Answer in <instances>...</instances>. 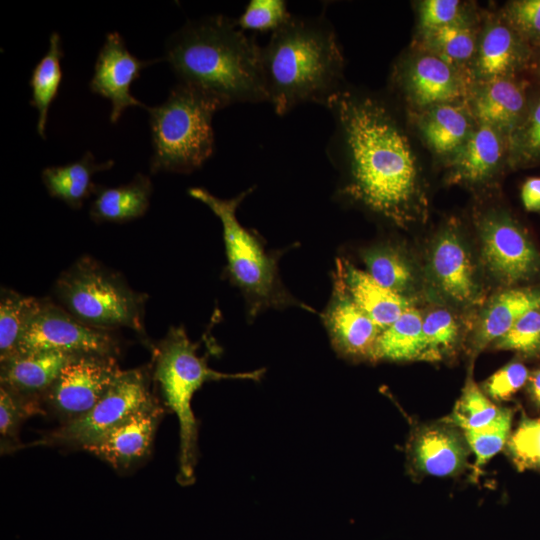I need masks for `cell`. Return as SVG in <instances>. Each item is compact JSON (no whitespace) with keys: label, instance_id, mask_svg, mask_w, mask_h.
Wrapping results in <instances>:
<instances>
[{"label":"cell","instance_id":"10","mask_svg":"<svg viewBox=\"0 0 540 540\" xmlns=\"http://www.w3.org/2000/svg\"><path fill=\"white\" fill-rule=\"evenodd\" d=\"M483 263L506 286L540 274V253L519 222L504 209H489L476 219Z\"/></svg>","mask_w":540,"mask_h":540},{"label":"cell","instance_id":"39","mask_svg":"<svg viewBox=\"0 0 540 540\" xmlns=\"http://www.w3.org/2000/svg\"><path fill=\"white\" fill-rule=\"evenodd\" d=\"M493 347L512 350L525 356L540 355V308L522 315Z\"/></svg>","mask_w":540,"mask_h":540},{"label":"cell","instance_id":"25","mask_svg":"<svg viewBox=\"0 0 540 540\" xmlns=\"http://www.w3.org/2000/svg\"><path fill=\"white\" fill-rule=\"evenodd\" d=\"M152 183L148 176L137 173L127 184L96 189L90 208L95 222L122 223L143 216L150 204Z\"/></svg>","mask_w":540,"mask_h":540},{"label":"cell","instance_id":"18","mask_svg":"<svg viewBox=\"0 0 540 540\" xmlns=\"http://www.w3.org/2000/svg\"><path fill=\"white\" fill-rule=\"evenodd\" d=\"M163 414V406L154 397L85 450L118 471L129 470L150 454Z\"/></svg>","mask_w":540,"mask_h":540},{"label":"cell","instance_id":"1","mask_svg":"<svg viewBox=\"0 0 540 540\" xmlns=\"http://www.w3.org/2000/svg\"><path fill=\"white\" fill-rule=\"evenodd\" d=\"M335 121L329 157L340 167V194L396 226L426 218L428 200L411 142L389 105L342 87L326 103Z\"/></svg>","mask_w":540,"mask_h":540},{"label":"cell","instance_id":"32","mask_svg":"<svg viewBox=\"0 0 540 540\" xmlns=\"http://www.w3.org/2000/svg\"><path fill=\"white\" fill-rule=\"evenodd\" d=\"M540 165V87L533 86L526 114L509 136V169Z\"/></svg>","mask_w":540,"mask_h":540},{"label":"cell","instance_id":"30","mask_svg":"<svg viewBox=\"0 0 540 540\" xmlns=\"http://www.w3.org/2000/svg\"><path fill=\"white\" fill-rule=\"evenodd\" d=\"M362 259L367 273L383 287L404 295L415 282V273L405 253L393 245H379L365 250Z\"/></svg>","mask_w":540,"mask_h":540},{"label":"cell","instance_id":"8","mask_svg":"<svg viewBox=\"0 0 540 540\" xmlns=\"http://www.w3.org/2000/svg\"><path fill=\"white\" fill-rule=\"evenodd\" d=\"M150 387V375L145 368L123 370L87 413L60 424L32 445L85 450L151 401L154 396Z\"/></svg>","mask_w":540,"mask_h":540},{"label":"cell","instance_id":"37","mask_svg":"<svg viewBox=\"0 0 540 540\" xmlns=\"http://www.w3.org/2000/svg\"><path fill=\"white\" fill-rule=\"evenodd\" d=\"M417 31L481 20L474 3L460 0H421L415 3Z\"/></svg>","mask_w":540,"mask_h":540},{"label":"cell","instance_id":"35","mask_svg":"<svg viewBox=\"0 0 540 540\" xmlns=\"http://www.w3.org/2000/svg\"><path fill=\"white\" fill-rule=\"evenodd\" d=\"M422 333L421 360L434 362L447 358L455 351L460 329L448 310L438 308L423 317Z\"/></svg>","mask_w":540,"mask_h":540},{"label":"cell","instance_id":"38","mask_svg":"<svg viewBox=\"0 0 540 540\" xmlns=\"http://www.w3.org/2000/svg\"><path fill=\"white\" fill-rule=\"evenodd\" d=\"M505 448L519 471L540 470V417L522 416Z\"/></svg>","mask_w":540,"mask_h":540},{"label":"cell","instance_id":"40","mask_svg":"<svg viewBox=\"0 0 540 540\" xmlns=\"http://www.w3.org/2000/svg\"><path fill=\"white\" fill-rule=\"evenodd\" d=\"M498 12L533 50L540 48V0H510Z\"/></svg>","mask_w":540,"mask_h":540},{"label":"cell","instance_id":"27","mask_svg":"<svg viewBox=\"0 0 540 540\" xmlns=\"http://www.w3.org/2000/svg\"><path fill=\"white\" fill-rule=\"evenodd\" d=\"M480 22L417 31L411 47L436 55L469 72L476 53Z\"/></svg>","mask_w":540,"mask_h":540},{"label":"cell","instance_id":"6","mask_svg":"<svg viewBox=\"0 0 540 540\" xmlns=\"http://www.w3.org/2000/svg\"><path fill=\"white\" fill-rule=\"evenodd\" d=\"M54 292L61 306L89 327L105 331L126 327L146 337V296L91 257H81L64 271Z\"/></svg>","mask_w":540,"mask_h":540},{"label":"cell","instance_id":"7","mask_svg":"<svg viewBox=\"0 0 540 540\" xmlns=\"http://www.w3.org/2000/svg\"><path fill=\"white\" fill-rule=\"evenodd\" d=\"M252 192L243 191L231 199H222L203 188H190L189 195L204 203L219 218L228 261V272L245 294L251 315L265 307L299 305L283 287L278 276L277 259L269 255L258 236L242 226L236 212L242 200Z\"/></svg>","mask_w":540,"mask_h":540},{"label":"cell","instance_id":"19","mask_svg":"<svg viewBox=\"0 0 540 540\" xmlns=\"http://www.w3.org/2000/svg\"><path fill=\"white\" fill-rule=\"evenodd\" d=\"M447 180L470 187L486 186L509 168V137L477 123L462 148L446 163Z\"/></svg>","mask_w":540,"mask_h":540},{"label":"cell","instance_id":"15","mask_svg":"<svg viewBox=\"0 0 540 540\" xmlns=\"http://www.w3.org/2000/svg\"><path fill=\"white\" fill-rule=\"evenodd\" d=\"M156 62L157 60H141L132 55L119 32L107 34L98 53L89 87L93 93L111 101V123H117L128 107L147 108L131 95L130 86L140 77L143 69Z\"/></svg>","mask_w":540,"mask_h":540},{"label":"cell","instance_id":"44","mask_svg":"<svg viewBox=\"0 0 540 540\" xmlns=\"http://www.w3.org/2000/svg\"><path fill=\"white\" fill-rule=\"evenodd\" d=\"M527 391L533 403L540 408V369L533 371L527 381Z\"/></svg>","mask_w":540,"mask_h":540},{"label":"cell","instance_id":"14","mask_svg":"<svg viewBox=\"0 0 540 540\" xmlns=\"http://www.w3.org/2000/svg\"><path fill=\"white\" fill-rule=\"evenodd\" d=\"M533 49L498 11L482 12L476 53L470 67L475 82L519 77L527 73Z\"/></svg>","mask_w":540,"mask_h":540},{"label":"cell","instance_id":"13","mask_svg":"<svg viewBox=\"0 0 540 540\" xmlns=\"http://www.w3.org/2000/svg\"><path fill=\"white\" fill-rule=\"evenodd\" d=\"M470 453L463 431L442 419L412 431L406 448L407 466L416 479L456 477L469 467Z\"/></svg>","mask_w":540,"mask_h":540},{"label":"cell","instance_id":"45","mask_svg":"<svg viewBox=\"0 0 540 540\" xmlns=\"http://www.w3.org/2000/svg\"><path fill=\"white\" fill-rule=\"evenodd\" d=\"M527 74L532 80L531 83L540 87V48L533 50Z\"/></svg>","mask_w":540,"mask_h":540},{"label":"cell","instance_id":"33","mask_svg":"<svg viewBox=\"0 0 540 540\" xmlns=\"http://www.w3.org/2000/svg\"><path fill=\"white\" fill-rule=\"evenodd\" d=\"M513 416L512 409L501 407L498 415L489 424L463 431L474 455L472 479H478L484 466L506 446L512 432Z\"/></svg>","mask_w":540,"mask_h":540},{"label":"cell","instance_id":"41","mask_svg":"<svg viewBox=\"0 0 540 540\" xmlns=\"http://www.w3.org/2000/svg\"><path fill=\"white\" fill-rule=\"evenodd\" d=\"M292 16L283 0H251L236 21L243 31H270L272 34Z\"/></svg>","mask_w":540,"mask_h":540},{"label":"cell","instance_id":"20","mask_svg":"<svg viewBox=\"0 0 540 540\" xmlns=\"http://www.w3.org/2000/svg\"><path fill=\"white\" fill-rule=\"evenodd\" d=\"M532 85L522 76L475 82L466 105L477 123L509 137L526 114Z\"/></svg>","mask_w":540,"mask_h":540},{"label":"cell","instance_id":"2","mask_svg":"<svg viewBox=\"0 0 540 540\" xmlns=\"http://www.w3.org/2000/svg\"><path fill=\"white\" fill-rule=\"evenodd\" d=\"M164 59L180 84L223 108L267 101L261 46L235 19L213 15L188 21L167 40Z\"/></svg>","mask_w":540,"mask_h":540},{"label":"cell","instance_id":"12","mask_svg":"<svg viewBox=\"0 0 540 540\" xmlns=\"http://www.w3.org/2000/svg\"><path fill=\"white\" fill-rule=\"evenodd\" d=\"M123 370L115 356L83 354L72 359L41 401L61 424L87 413Z\"/></svg>","mask_w":540,"mask_h":540},{"label":"cell","instance_id":"26","mask_svg":"<svg viewBox=\"0 0 540 540\" xmlns=\"http://www.w3.org/2000/svg\"><path fill=\"white\" fill-rule=\"evenodd\" d=\"M113 160L97 163L87 151L78 161L61 166H49L42 171V181L51 197L58 198L68 206L78 209L97 187L93 175L110 169Z\"/></svg>","mask_w":540,"mask_h":540},{"label":"cell","instance_id":"21","mask_svg":"<svg viewBox=\"0 0 540 540\" xmlns=\"http://www.w3.org/2000/svg\"><path fill=\"white\" fill-rule=\"evenodd\" d=\"M427 149L445 164L462 148L477 122L466 104H442L409 113Z\"/></svg>","mask_w":540,"mask_h":540},{"label":"cell","instance_id":"3","mask_svg":"<svg viewBox=\"0 0 540 540\" xmlns=\"http://www.w3.org/2000/svg\"><path fill=\"white\" fill-rule=\"evenodd\" d=\"M261 65L267 102L278 115L308 102L326 106L343 87V53L323 17L292 16L261 47Z\"/></svg>","mask_w":540,"mask_h":540},{"label":"cell","instance_id":"36","mask_svg":"<svg viewBox=\"0 0 540 540\" xmlns=\"http://www.w3.org/2000/svg\"><path fill=\"white\" fill-rule=\"evenodd\" d=\"M500 409L501 407L469 378L452 412L443 419L462 431L476 429L489 424Z\"/></svg>","mask_w":540,"mask_h":540},{"label":"cell","instance_id":"24","mask_svg":"<svg viewBox=\"0 0 540 540\" xmlns=\"http://www.w3.org/2000/svg\"><path fill=\"white\" fill-rule=\"evenodd\" d=\"M540 308V288H510L495 295L482 313L474 341V354L502 337L526 312Z\"/></svg>","mask_w":540,"mask_h":540},{"label":"cell","instance_id":"9","mask_svg":"<svg viewBox=\"0 0 540 540\" xmlns=\"http://www.w3.org/2000/svg\"><path fill=\"white\" fill-rule=\"evenodd\" d=\"M391 80L408 113L466 104L474 85L468 71L413 47L396 62Z\"/></svg>","mask_w":540,"mask_h":540},{"label":"cell","instance_id":"16","mask_svg":"<svg viewBox=\"0 0 540 540\" xmlns=\"http://www.w3.org/2000/svg\"><path fill=\"white\" fill-rule=\"evenodd\" d=\"M429 271L439 291L459 305H475L482 292L463 239L454 223H448L435 237Z\"/></svg>","mask_w":540,"mask_h":540},{"label":"cell","instance_id":"31","mask_svg":"<svg viewBox=\"0 0 540 540\" xmlns=\"http://www.w3.org/2000/svg\"><path fill=\"white\" fill-rule=\"evenodd\" d=\"M37 298L2 289L0 300V360L13 357L36 309Z\"/></svg>","mask_w":540,"mask_h":540},{"label":"cell","instance_id":"28","mask_svg":"<svg viewBox=\"0 0 540 540\" xmlns=\"http://www.w3.org/2000/svg\"><path fill=\"white\" fill-rule=\"evenodd\" d=\"M423 317L411 307L389 327L382 330L373 361L421 360L423 352Z\"/></svg>","mask_w":540,"mask_h":540},{"label":"cell","instance_id":"34","mask_svg":"<svg viewBox=\"0 0 540 540\" xmlns=\"http://www.w3.org/2000/svg\"><path fill=\"white\" fill-rule=\"evenodd\" d=\"M41 414H46V411L40 399L20 396L1 387V453L9 454L21 448L19 430L22 423L31 416Z\"/></svg>","mask_w":540,"mask_h":540},{"label":"cell","instance_id":"17","mask_svg":"<svg viewBox=\"0 0 540 540\" xmlns=\"http://www.w3.org/2000/svg\"><path fill=\"white\" fill-rule=\"evenodd\" d=\"M322 318L336 352L353 360L373 361L382 329L351 299L336 270L332 298Z\"/></svg>","mask_w":540,"mask_h":540},{"label":"cell","instance_id":"42","mask_svg":"<svg viewBox=\"0 0 540 540\" xmlns=\"http://www.w3.org/2000/svg\"><path fill=\"white\" fill-rule=\"evenodd\" d=\"M529 375L522 362L511 361L487 378L481 389L493 402L506 401L526 385Z\"/></svg>","mask_w":540,"mask_h":540},{"label":"cell","instance_id":"4","mask_svg":"<svg viewBox=\"0 0 540 540\" xmlns=\"http://www.w3.org/2000/svg\"><path fill=\"white\" fill-rule=\"evenodd\" d=\"M183 327H171L153 349V378L158 383L166 406L179 422V471L177 481L183 486L195 481L198 460V422L192 411L193 395L208 381L247 379L259 381L265 369L243 373H223L209 368L206 357L196 353Z\"/></svg>","mask_w":540,"mask_h":540},{"label":"cell","instance_id":"22","mask_svg":"<svg viewBox=\"0 0 540 540\" xmlns=\"http://www.w3.org/2000/svg\"><path fill=\"white\" fill-rule=\"evenodd\" d=\"M76 356L57 351L15 355L1 362V387L20 396L41 400L63 368Z\"/></svg>","mask_w":540,"mask_h":540},{"label":"cell","instance_id":"5","mask_svg":"<svg viewBox=\"0 0 540 540\" xmlns=\"http://www.w3.org/2000/svg\"><path fill=\"white\" fill-rule=\"evenodd\" d=\"M222 108L180 83L162 104L147 107L153 147L150 172L189 173L200 168L214 153L212 119Z\"/></svg>","mask_w":540,"mask_h":540},{"label":"cell","instance_id":"29","mask_svg":"<svg viewBox=\"0 0 540 540\" xmlns=\"http://www.w3.org/2000/svg\"><path fill=\"white\" fill-rule=\"evenodd\" d=\"M62 57L61 37L57 32H53L50 35L49 48L34 67L30 78L32 88L30 104L38 111L37 133L43 139L46 138L48 110L58 94L62 81Z\"/></svg>","mask_w":540,"mask_h":540},{"label":"cell","instance_id":"23","mask_svg":"<svg viewBox=\"0 0 540 540\" xmlns=\"http://www.w3.org/2000/svg\"><path fill=\"white\" fill-rule=\"evenodd\" d=\"M336 271L351 299L382 330L412 307L406 296L383 287L348 260L337 259Z\"/></svg>","mask_w":540,"mask_h":540},{"label":"cell","instance_id":"11","mask_svg":"<svg viewBox=\"0 0 540 540\" xmlns=\"http://www.w3.org/2000/svg\"><path fill=\"white\" fill-rule=\"evenodd\" d=\"M119 350L118 340L111 331L89 327L62 306L48 299H38L15 355L57 351L116 357Z\"/></svg>","mask_w":540,"mask_h":540},{"label":"cell","instance_id":"43","mask_svg":"<svg viewBox=\"0 0 540 540\" xmlns=\"http://www.w3.org/2000/svg\"><path fill=\"white\" fill-rule=\"evenodd\" d=\"M521 201L528 212L540 213V177H529L521 187Z\"/></svg>","mask_w":540,"mask_h":540}]
</instances>
